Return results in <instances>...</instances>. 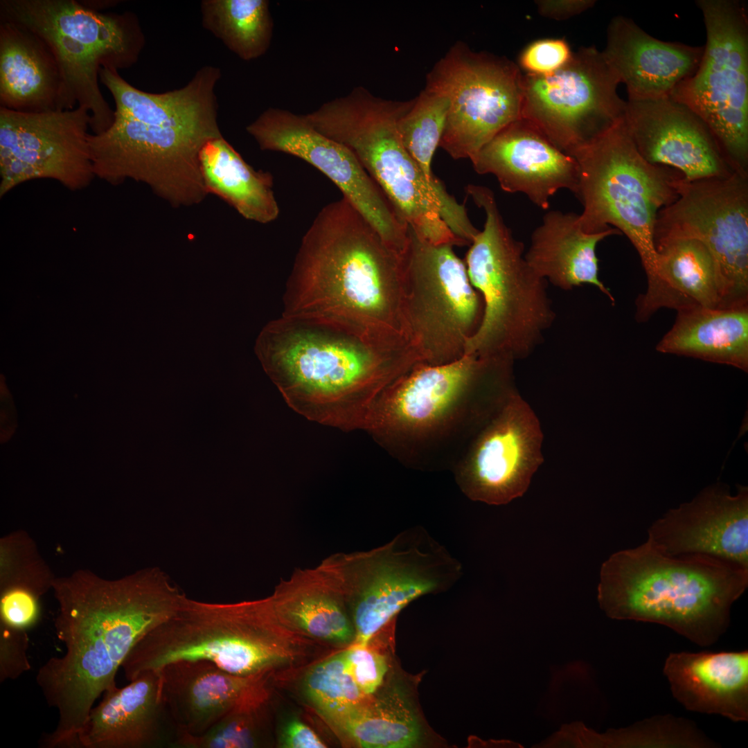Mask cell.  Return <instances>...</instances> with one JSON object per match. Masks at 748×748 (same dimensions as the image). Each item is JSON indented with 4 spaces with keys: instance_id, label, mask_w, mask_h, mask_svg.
I'll use <instances>...</instances> for the list:
<instances>
[{
    "instance_id": "cell-30",
    "label": "cell",
    "mask_w": 748,
    "mask_h": 748,
    "mask_svg": "<svg viewBox=\"0 0 748 748\" xmlns=\"http://www.w3.org/2000/svg\"><path fill=\"white\" fill-rule=\"evenodd\" d=\"M616 234L621 233L614 227L587 233L580 225L579 214L551 211L533 231L524 258L537 275L560 289L591 284L614 302L598 278L596 249L599 242Z\"/></svg>"
},
{
    "instance_id": "cell-23",
    "label": "cell",
    "mask_w": 748,
    "mask_h": 748,
    "mask_svg": "<svg viewBox=\"0 0 748 748\" xmlns=\"http://www.w3.org/2000/svg\"><path fill=\"white\" fill-rule=\"evenodd\" d=\"M481 175L492 174L507 193H522L542 209L560 189L576 195L579 167L535 125L521 118L507 125L471 160Z\"/></svg>"
},
{
    "instance_id": "cell-21",
    "label": "cell",
    "mask_w": 748,
    "mask_h": 748,
    "mask_svg": "<svg viewBox=\"0 0 748 748\" xmlns=\"http://www.w3.org/2000/svg\"><path fill=\"white\" fill-rule=\"evenodd\" d=\"M647 542L670 555L705 554L748 569V488L732 495L722 483L652 523Z\"/></svg>"
},
{
    "instance_id": "cell-45",
    "label": "cell",
    "mask_w": 748,
    "mask_h": 748,
    "mask_svg": "<svg viewBox=\"0 0 748 748\" xmlns=\"http://www.w3.org/2000/svg\"><path fill=\"white\" fill-rule=\"evenodd\" d=\"M282 747L325 748L326 745L301 721L294 719L283 727L279 740Z\"/></svg>"
},
{
    "instance_id": "cell-7",
    "label": "cell",
    "mask_w": 748,
    "mask_h": 748,
    "mask_svg": "<svg viewBox=\"0 0 748 748\" xmlns=\"http://www.w3.org/2000/svg\"><path fill=\"white\" fill-rule=\"evenodd\" d=\"M513 362L465 354L440 365L419 363L382 391L364 428L410 453L484 425L515 391Z\"/></svg>"
},
{
    "instance_id": "cell-8",
    "label": "cell",
    "mask_w": 748,
    "mask_h": 748,
    "mask_svg": "<svg viewBox=\"0 0 748 748\" xmlns=\"http://www.w3.org/2000/svg\"><path fill=\"white\" fill-rule=\"evenodd\" d=\"M413 103L382 98L358 86L325 104L315 126L351 151L418 234L434 244L469 245L448 227L464 220L465 205L442 197L402 143L398 122Z\"/></svg>"
},
{
    "instance_id": "cell-11",
    "label": "cell",
    "mask_w": 748,
    "mask_h": 748,
    "mask_svg": "<svg viewBox=\"0 0 748 748\" xmlns=\"http://www.w3.org/2000/svg\"><path fill=\"white\" fill-rule=\"evenodd\" d=\"M579 183L576 196L583 209L579 223L587 233L611 228L636 249L648 283L656 274L654 228L659 212L677 197L667 166L639 153L624 117L574 151Z\"/></svg>"
},
{
    "instance_id": "cell-38",
    "label": "cell",
    "mask_w": 748,
    "mask_h": 748,
    "mask_svg": "<svg viewBox=\"0 0 748 748\" xmlns=\"http://www.w3.org/2000/svg\"><path fill=\"white\" fill-rule=\"evenodd\" d=\"M269 694L260 693L235 704L220 720L199 736L177 737L171 747L247 748L260 745L259 718Z\"/></svg>"
},
{
    "instance_id": "cell-4",
    "label": "cell",
    "mask_w": 748,
    "mask_h": 748,
    "mask_svg": "<svg viewBox=\"0 0 748 748\" xmlns=\"http://www.w3.org/2000/svg\"><path fill=\"white\" fill-rule=\"evenodd\" d=\"M257 350L287 402L321 422L364 428L382 391L422 359L413 345L388 348L340 323L282 315Z\"/></svg>"
},
{
    "instance_id": "cell-14",
    "label": "cell",
    "mask_w": 748,
    "mask_h": 748,
    "mask_svg": "<svg viewBox=\"0 0 748 748\" xmlns=\"http://www.w3.org/2000/svg\"><path fill=\"white\" fill-rule=\"evenodd\" d=\"M453 247L434 244L408 225L402 256L406 317L410 341L429 365L461 357L483 317L481 296Z\"/></svg>"
},
{
    "instance_id": "cell-17",
    "label": "cell",
    "mask_w": 748,
    "mask_h": 748,
    "mask_svg": "<svg viewBox=\"0 0 748 748\" xmlns=\"http://www.w3.org/2000/svg\"><path fill=\"white\" fill-rule=\"evenodd\" d=\"M620 83L602 51L581 47L551 75H523L522 118L571 155L624 117Z\"/></svg>"
},
{
    "instance_id": "cell-33",
    "label": "cell",
    "mask_w": 748,
    "mask_h": 748,
    "mask_svg": "<svg viewBox=\"0 0 748 748\" xmlns=\"http://www.w3.org/2000/svg\"><path fill=\"white\" fill-rule=\"evenodd\" d=\"M199 164L208 194L218 196L247 220L261 224L276 220L279 207L272 175L253 169L222 136L203 146Z\"/></svg>"
},
{
    "instance_id": "cell-1",
    "label": "cell",
    "mask_w": 748,
    "mask_h": 748,
    "mask_svg": "<svg viewBox=\"0 0 748 748\" xmlns=\"http://www.w3.org/2000/svg\"><path fill=\"white\" fill-rule=\"evenodd\" d=\"M57 638L66 648L39 669L36 682L58 713L45 748H77L96 700L116 686V675L134 647L179 609L186 596L159 567L115 580L88 570L55 578Z\"/></svg>"
},
{
    "instance_id": "cell-25",
    "label": "cell",
    "mask_w": 748,
    "mask_h": 748,
    "mask_svg": "<svg viewBox=\"0 0 748 748\" xmlns=\"http://www.w3.org/2000/svg\"><path fill=\"white\" fill-rule=\"evenodd\" d=\"M158 671L175 739L204 733L238 702L266 688L271 675H236L205 659L179 660Z\"/></svg>"
},
{
    "instance_id": "cell-40",
    "label": "cell",
    "mask_w": 748,
    "mask_h": 748,
    "mask_svg": "<svg viewBox=\"0 0 748 748\" xmlns=\"http://www.w3.org/2000/svg\"><path fill=\"white\" fill-rule=\"evenodd\" d=\"M0 563V587H24L40 597L52 589L55 578L33 540L24 531L1 539Z\"/></svg>"
},
{
    "instance_id": "cell-10",
    "label": "cell",
    "mask_w": 748,
    "mask_h": 748,
    "mask_svg": "<svg viewBox=\"0 0 748 748\" xmlns=\"http://www.w3.org/2000/svg\"><path fill=\"white\" fill-rule=\"evenodd\" d=\"M466 193L483 208L486 221L464 261L483 304L481 324L467 341L464 355L523 358L540 342L555 317L546 280L526 260L524 244L504 223L494 193L474 184Z\"/></svg>"
},
{
    "instance_id": "cell-20",
    "label": "cell",
    "mask_w": 748,
    "mask_h": 748,
    "mask_svg": "<svg viewBox=\"0 0 748 748\" xmlns=\"http://www.w3.org/2000/svg\"><path fill=\"white\" fill-rule=\"evenodd\" d=\"M542 439L537 417L515 390L456 465L458 487L470 499L489 505L522 497L543 462Z\"/></svg>"
},
{
    "instance_id": "cell-37",
    "label": "cell",
    "mask_w": 748,
    "mask_h": 748,
    "mask_svg": "<svg viewBox=\"0 0 748 748\" xmlns=\"http://www.w3.org/2000/svg\"><path fill=\"white\" fill-rule=\"evenodd\" d=\"M449 103L446 96L423 89L412 107L398 120L402 143L427 180L447 199L454 197L431 170V161L440 142Z\"/></svg>"
},
{
    "instance_id": "cell-16",
    "label": "cell",
    "mask_w": 748,
    "mask_h": 748,
    "mask_svg": "<svg viewBox=\"0 0 748 748\" xmlns=\"http://www.w3.org/2000/svg\"><path fill=\"white\" fill-rule=\"evenodd\" d=\"M677 199L658 213L654 241L702 242L715 267L719 308L748 307V174L673 181Z\"/></svg>"
},
{
    "instance_id": "cell-19",
    "label": "cell",
    "mask_w": 748,
    "mask_h": 748,
    "mask_svg": "<svg viewBox=\"0 0 748 748\" xmlns=\"http://www.w3.org/2000/svg\"><path fill=\"white\" fill-rule=\"evenodd\" d=\"M262 150L296 157L330 179L394 252L407 244L408 224L355 156L317 130L305 114L269 107L247 126Z\"/></svg>"
},
{
    "instance_id": "cell-36",
    "label": "cell",
    "mask_w": 748,
    "mask_h": 748,
    "mask_svg": "<svg viewBox=\"0 0 748 748\" xmlns=\"http://www.w3.org/2000/svg\"><path fill=\"white\" fill-rule=\"evenodd\" d=\"M573 747L706 748L717 747L693 722L670 715L645 719L627 728L598 733L580 722L569 731Z\"/></svg>"
},
{
    "instance_id": "cell-34",
    "label": "cell",
    "mask_w": 748,
    "mask_h": 748,
    "mask_svg": "<svg viewBox=\"0 0 748 748\" xmlns=\"http://www.w3.org/2000/svg\"><path fill=\"white\" fill-rule=\"evenodd\" d=\"M328 720L362 747L409 748L420 739L418 718L399 690L371 702L364 701Z\"/></svg>"
},
{
    "instance_id": "cell-43",
    "label": "cell",
    "mask_w": 748,
    "mask_h": 748,
    "mask_svg": "<svg viewBox=\"0 0 748 748\" xmlns=\"http://www.w3.org/2000/svg\"><path fill=\"white\" fill-rule=\"evenodd\" d=\"M344 652L348 670L358 687L366 696L374 693L387 671L385 658L368 648V645L355 643Z\"/></svg>"
},
{
    "instance_id": "cell-15",
    "label": "cell",
    "mask_w": 748,
    "mask_h": 748,
    "mask_svg": "<svg viewBox=\"0 0 748 748\" xmlns=\"http://www.w3.org/2000/svg\"><path fill=\"white\" fill-rule=\"evenodd\" d=\"M427 90L449 107L439 147L454 159H473L509 124L522 118L523 74L506 57L454 44L426 75Z\"/></svg>"
},
{
    "instance_id": "cell-22",
    "label": "cell",
    "mask_w": 748,
    "mask_h": 748,
    "mask_svg": "<svg viewBox=\"0 0 748 748\" xmlns=\"http://www.w3.org/2000/svg\"><path fill=\"white\" fill-rule=\"evenodd\" d=\"M624 122L644 159L672 167L684 179L721 177L734 171L700 118L670 97L626 100Z\"/></svg>"
},
{
    "instance_id": "cell-46",
    "label": "cell",
    "mask_w": 748,
    "mask_h": 748,
    "mask_svg": "<svg viewBox=\"0 0 748 748\" xmlns=\"http://www.w3.org/2000/svg\"><path fill=\"white\" fill-rule=\"evenodd\" d=\"M535 2L540 15L558 20L577 15L596 3L594 0H542Z\"/></svg>"
},
{
    "instance_id": "cell-9",
    "label": "cell",
    "mask_w": 748,
    "mask_h": 748,
    "mask_svg": "<svg viewBox=\"0 0 748 748\" xmlns=\"http://www.w3.org/2000/svg\"><path fill=\"white\" fill-rule=\"evenodd\" d=\"M0 19L27 28L48 47L61 74V109L83 107L92 134L105 131L114 111L100 91L99 71L137 62L145 43L137 15L102 12L75 0H1Z\"/></svg>"
},
{
    "instance_id": "cell-12",
    "label": "cell",
    "mask_w": 748,
    "mask_h": 748,
    "mask_svg": "<svg viewBox=\"0 0 748 748\" xmlns=\"http://www.w3.org/2000/svg\"><path fill=\"white\" fill-rule=\"evenodd\" d=\"M317 567L343 596L355 643L363 645L409 603L463 573L461 563L420 526L368 551L332 554Z\"/></svg>"
},
{
    "instance_id": "cell-6",
    "label": "cell",
    "mask_w": 748,
    "mask_h": 748,
    "mask_svg": "<svg viewBox=\"0 0 748 748\" xmlns=\"http://www.w3.org/2000/svg\"><path fill=\"white\" fill-rule=\"evenodd\" d=\"M304 639L278 618L269 597L230 603L185 597L179 609L134 647L127 681L179 660L205 659L233 675L273 673L304 655Z\"/></svg>"
},
{
    "instance_id": "cell-3",
    "label": "cell",
    "mask_w": 748,
    "mask_h": 748,
    "mask_svg": "<svg viewBox=\"0 0 748 748\" xmlns=\"http://www.w3.org/2000/svg\"><path fill=\"white\" fill-rule=\"evenodd\" d=\"M221 76L220 68L206 65L183 87L152 93L101 68L100 82L116 109L112 125L89 136L95 176L112 185L143 182L174 206L200 203L208 193L199 152L222 136L215 92Z\"/></svg>"
},
{
    "instance_id": "cell-44",
    "label": "cell",
    "mask_w": 748,
    "mask_h": 748,
    "mask_svg": "<svg viewBox=\"0 0 748 748\" xmlns=\"http://www.w3.org/2000/svg\"><path fill=\"white\" fill-rule=\"evenodd\" d=\"M27 631L0 624V682L17 679L31 668Z\"/></svg>"
},
{
    "instance_id": "cell-2",
    "label": "cell",
    "mask_w": 748,
    "mask_h": 748,
    "mask_svg": "<svg viewBox=\"0 0 748 748\" xmlns=\"http://www.w3.org/2000/svg\"><path fill=\"white\" fill-rule=\"evenodd\" d=\"M283 301L282 315L336 321L385 348L411 344L402 257L343 196L303 235Z\"/></svg>"
},
{
    "instance_id": "cell-24",
    "label": "cell",
    "mask_w": 748,
    "mask_h": 748,
    "mask_svg": "<svg viewBox=\"0 0 748 748\" xmlns=\"http://www.w3.org/2000/svg\"><path fill=\"white\" fill-rule=\"evenodd\" d=\"M602 52L625 85L627 100H652L670 97L695 73L704 46L659 39L632 19L618 15L608 25Z\"/></svg>"
},
{
    "instance_id": "cell-13",
    "label": "cell",
    "mask_w": 748,
    "mask_h": 748,
    "mask_svg": "<svg viewBox=\"0 0 748 748\" xmlns=\"http://www.w3.org/2000/svg\"><path fill=\"white\" fill-rule=\"evenodd\" d=\"M706 30L700 64L670 98L706 125L729 166L748 174V11L739 0H697Z\"/></svg>"
},
{
    "instance_id": "cell-35",
    "label": "cell",
    "mask_w": 748,
    "mask_h": 748,
    "mask_svg": "<svg viewBox=\"0 0 748 748\" xmlns=\"http://www.w3.org/2000/svg\"><path fill=\"white\" fill-rule=\"evenodd\" d=\"M267 0H203L201 21L240 59L260 57L269 48L273 21Z\"/></svg>"
},
{
    "instance_id": "cell-5",
    "label": "cell",
    "mask_w": 748,
    "mask_h": 748,
    "mask_svg": "<svg viewBox=\"0 0 748 748\" xmlns=\"http://www.w3.org/2000/svg\"><path fill=\"white\" fill-rule=\"evenodd\" d=\"M747 585V568L705 554H668L646 541L602 564L598 600L611 618L658 623L709 646L727 630Z\"/></svg>"
},
{
    "instance_id": "cell-27",
    "label": "cell",
    "mask_w": 748,
    "mask_h": 748,
    "mask_svg": "<svg viewBox=\"0 0 748 748\" xmlns=\"http://www.w3.org/2000/svg\"><path fill=\"white\" fill-rule=\"evenodd\" d=\"M673 697L687 710L748 720V651L673 652L664 670Z\"/></svg>"
},
{
    "instance_id": "cell-31",
    "label": "cell",
    "mask_w": 748,
    "mask_h": 748,
    "mask_svg": "<svg viewBox=\"0 0 748 748\" xmlns=\"http://www.w3.org/2000/svg\"><path fill=\"white\" fill-rule=\"evenodd\" d=\"M269 597L279 621L296 634L341 644L355 640L343 596L317 566L295 569Z\"/></svg>"
},
{
    "instance_id": "cell-26",
    "label": "cell",
    "mask_w": 748,
    "mask_h": 748,
    "mask_svg": "<svg viewBox=\"0 0 748 748\" xmlns=\"http://www.w3.org/2000/svg\"><path fill=\"white\" fill-rule=\"evenodd\" d=\"M130 682L106 691L91 709L77 748L170 746L159 672H143Z\"/></svg>"
},
{
    "instance_id": "cell-28",
    "label": "cell",
    "mask_w": 748,
    "mask_h": 748,
    "mask_svg": "<svg viewBox=\"0 0 748 748\" xmlns=\"http://www.w3.org/2000/svg\"><path fill=\"white\" fill-rule=\"evenodd\" d=\"M656 274L636 301V318L647 321L657 310L719 308L720 294L713 259L700 241L666 238L654 241Z\"/></svg>"
},
{
    "instance_id": "cell-42",
    "label": "cell",
    "mask_w": 748,
    "mask_h": 748,
    "mask_svg": "<svg viewBox=\"0 0 748 748\" xmlns=\"http://www.w3.org/2000/svg\"><path fill=\"white\" fill-rule=\"evenodd\" d=\"M0 624L28 630L37 622L40 596L33 590L20 586L1 587Z\"/></svg>"
},
{
    "instance_id": "cell-41",
    "label": "cell",
    "mask_w": 748,
    "mask_h": 748,
    "mask_svg": "<svg viewBox=\"0 0 748 748\" xmlns=\"http://www.w3.org/2000/svg\"><path fill=\"white\" fill-rule=\"evenodd\" d=\"M573 52L564 39L549 38L529 44L519 57L518 66L526 74L535 76L551 75L566 66Z\"/></svg>"
},
{
    "instance_id": "cell-32",
    "label": "cell",
    "mask_w": 748,
    "mask_h": 748,
    "mask_svg": "<svg viewBox=\"0 0 748 748\" xmlns=\"http://www.w3.org/2000/svg\"><path fill=\"white\" fill-rule=\"evenodd\" d=\"M662 353L701 359L748 370V307L697 308L677 312L656 346Z\"/></svg>"
},
{
    "instance_id": "cell-39",
    "label": "cell",
    "mask_w": 748,
    "mask_h": 748,
    "mask_svg": "<svg viewBox=\"0 0 748 748\" xmlns=\"http://www.w3.org/2000/svg\"><path fill=\"white\" fill-rule=\"evenodd\" d=\"M306 695L328 720L341 715L365 701V695L353 679L344 651L312 668L304 681Z\"/></svg>"
},
{
    "instance_id": "cell-18",
    "label": "cell",
    "mask_w": 748,
    "mask_h": 748,
    "mask_svg": "<svg viewBox=\"0 0 748 748\" xmlns=\"http://www.w3.org/2000/svg\"><path fill=\"white\" fill-rule=\"evenodd\" d=\"M90 120L80 107L44 112L0 107V197L39 179L57 181L73 191L87 187L96 177Z\"/></svg>"
},
{
    "instance_id": "cell-29",
    "label": "cell",
    "mask_w": 748,
    "mask_h": 748,
    "mask_svg": "<svg viewBox=\"0 0 748 748\" xmlns=\"http://www.w3.org/2000/svg\"><path fill=\"white\" fill-rule=\"evenodd\" d=\"M0 21L1 107L21 112L62 110L61 74L48 47L27 28Z\"/></svg>"
}]
</instances>
